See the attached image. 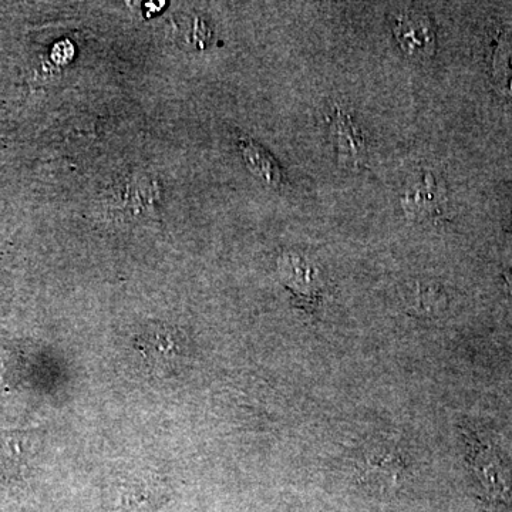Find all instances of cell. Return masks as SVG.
Instances as JSON below:
<instances>
[{"label": "cell", "mask_w": 512, "mask_h": 512, "mask_svg": "<svg viewBox=\"0 0 512 512\" xmlns=\"http://www.w3.org/2000/svg\"><path fill=\"white\" fill-rule=\"evenodd\" d=\"M468 461L473 468L478 484L488 501L494 504L510 503L512 500V474L497 451L481 443L473 434H467Z\"/></svg>", "instance_id": "cell-1"}, {"label": "cell", "mask_w": 512, "mask_h": 512, "mask_svg": "<svg viewBox=\"0 0 512 512\" xmlns=\"http://www.w3.org/2000/svg\"><path fill=\"white\" fill-rule=\"evenodd\" d=\"M136 348L158 376H168L174 372L184 356L181 333L161 323L147 326L136 339Z\"/></svg>", "instance_id": "cell-2"}, {"label": "cell", "mask_w": 512, "mask_h": 512, "mask_svg": "<svg viewBox=\"0 0 512 512\" xmlns=\"http://www.w3.org/2000/svg\"><path fill=\"white\" fill-rule=\"evenodd\" d=\"M393 32L400 47L416 59L434 55L436 35L429 16L416 9H404L393 16Z\"/></svg>", "instance_id": "cell-3"}, {"label": "cell", "mask_w": 512, "mask_h": 512, "mask_svg": "<svg viewBox=\"0 0 512 512\" xmlns=\"http://www.w3.org/2000/svg\"><path fill=\"white\" fill-rule=\"evenodd\" d=\"M42 440L36 431L0 434V476L20 477L36 466Z\"/></svg>", "instance_id": "cell-4"}, {"label": "cell", "mask_w": 512, "mask_h": 512, "mask_svg": "<svg viewBox=\"0 0 512 512\" xmlns=\"http://www.w3.org/2000/svg\"><path fill=\"white\" fill-rule=\"evenodd\" d=\"M446 190L437 183L433 174L424 175L423 184L417 185L414 191L407 192L403 198L406 214L412 218L437 217L444 212Z\"/></svg>", "instance_id": "cell-5"}, {"label": "cell", "mask_w": 512, "mask_h": 512, "mask_svg": "<svg viewBox=\"0 0 512 512\" xmlns=\"http://www.w3.org/2000/svg\"><path fill=\"white\" fill-rule=\"evenodd\" d=\"M335 133L338 141V157L340 165L348 168L366 164L367 148L365 138L357 130L352 117L336 107Z\"/></svg>", "instance_id": "cell-6"}, {"label": "cell", "mask_w": 512, "mask_h": 512, "mask_svg": "<svg viewBox=\"0 0 512 512\" xmlns=\"http://www.w3.org/2000/svg\"><path fill=\"white\" fill-rule=\"evenodd\" d=\"M279 271L282 279L293 293H298L299 298L308 302V305H315L318 299L315 282H313L312 269L305 261L296 256H285L279 261Z\"/></svg>", "instance_id": "cell-7"}, {"label": "cell", "mask_w": 512, "mask_h": 512, "mask_svg": "<svg viewBox=\"0 0 512 512\" xmlns=\"http://www.w3.org/2000/svg\"><path fill=\"white\" fill-rule=\"evenodd\" d=\"M404 463L399 454L387 448L373 450L366 456V466L363 467V476L370 481H380L396 487L402 476Z\"/></svg>", "instance_id": "cell-8"}, {"label": "cell", "mask_w": 512, "mask_h": 512, "mask_svg": "<svg viewBox=\"0 0 512 512\" xmlns=\"http://www.w3.org/2000/svg\"><path fill=\"white\" fill-rule=\"evenodd\" d=\"M239 147H241L242 156L252 173L262 178L266 184H281L282 174L278 164L275 163L274 158L268 156L266 151L256 146L255 141L242 138L239 141Z\"/></svg>", "instance_id": "cell-9"}, {"label": "cell", "mask_w": 512, "mask_h": 512, "mask_svg": "<svg viewBox=\"0 0 512 512\" xmlns=\"http://www.w3.org/2000/svg\"><path fill=\"white\" fill-rule=\"evenodd\" d=\"M494 73L504 96L512 99V43L503 40L494 57Z\"/></svg>", "instance_id": "cell-10"}, {"label": "cell", "mask_w": 512, "mask_h": 512, "mask_svg": "<svg viewBox=\"0 0 512 512\" xmlns=\"http://www.w3.org/2000/svg\"><path fill=\"white\" fill-rule=\"evenodd\" d=\"M66 45H67V42L62 43V45H57L55 47V52H59L60 47H62V46L66 47ZM62 52H64V50H62ZM63 55H64V57H66V60L72 59V56L66 55V53H63ZM53 57H55L56 60H60L59 53H53Z\"/></svg>", "instance_id": "cell-11"}, {"label": "cell", "mask_w": 512, "mask_h": 512, "mask_svg": "<svg viewBox=\"0 0 512 512\" xmlns=\"http://www.w3.org/2000/svg\"><path fill=\"white\" fill-rule=\"evenodd\" d=\"M507 285L508 288H510V291L512 292V269L510 275H507Z\"/></svg>", "instance_id": "cell-12"}]
</instances>
